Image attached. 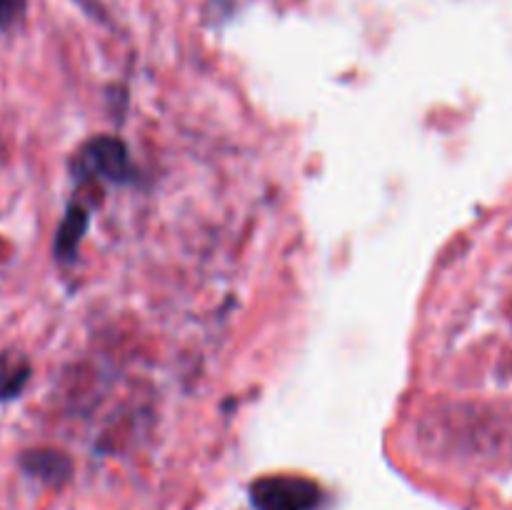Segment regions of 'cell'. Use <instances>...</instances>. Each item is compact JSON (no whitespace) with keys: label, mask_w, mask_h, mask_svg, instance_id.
Instances as JSON below:
<instances>
[{"label":"cell","mask_w":512,"mask_h":510,"mask_svg":"<svg viewBox=\"0 0 512 510\" xmlns=\"http://www.w3.org/2000/svg\"><path fill=\"white\" fill-rule=\"evenodd\" d=\"M30 375V365L13 353H0V403L18 398Z\"/></svg>","instance_id":"2"},{"label":"cell","mask_w":512,"mask_h":510,"mask_svg":"<svg viewBox=\"0 0 512 510\" xmlns=\"http://www.w3.org/2000/svg\"><path fill=\"white\" fill-rule=\"evenodd\" d=\"M0 253H3V243H0Z\"/></svg>","instance_id":"4"},{"label":"cell","mask_w":512,"mask_h":510,"mask_svg":"<svg viewBox=\"0 0 512 510\" xmlns=\"http://www.w3.org/2000/svg\"><path fill=\"white\" fill-rule=\"evenodd\" d=\"M25 13V0H0V33L13 28Z\"/></svg>","instance_id":"3"},{"label":"cell","mask_w":512,"mask_h":510,"mask_svg":"<svg viewBox=\"0 0 512 510\" xmlns=\"http://www.w3.org/2000/svg\"><path fill=\"white\" fill-rule=\"evenodd\" d=\"M488 355V435L495 468L512 478V203L495 225V258L485 303Z\"/></svg>","instance_id":"1"}]
</instances>
